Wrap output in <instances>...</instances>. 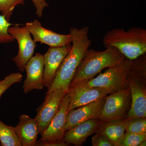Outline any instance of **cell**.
I'll list each match as a JSON object with an SVG mask.
<instances>
[{
  "label": "cell",
  "mask_w": 146,
  "mask_h": 146,
  "mask_svg": "<svg viewBox=\"0 0 146 146\" xmlns=\"http://www.w3.org/2000/svg\"><path fill=\"white\" fill-rule=\"evenodd\" d=\"M89 28L84 27L81 29L71 28L72 48L58 69L53 81L46 94L55 89L63 88L68 92L76 71L83 58L84 54L91 46L89 39Z\"/></svg>",
  "instance_id": "cell-1"
},
{
  "label": "cell",
  "mask_w": 146,
  "mask_h": 146,
  "mask_svg": "<svg viewBox=\"0 0 146 146\" xmlns=\"http://www.w3.org/2000/svg\"><path fill=\"white\" fill-rule=\"evenodd\" d=\"M102 42L106 48L115 47L125 57L133 60L146 54V30L141 27H132L127 31L113 29L105 34Z\"/></svg>",
  "instance_id": "cell-2"
},
{
  "label": "cell",
  "mask_w": 146,
  "mask_h": 146,
  "mask_svg": "<svg viewBox=\"0 0 146 146\" xmlns=\"http://www.w3.org/2000/svg\"><path fill=\"white\" fill-rule=\"evenodd\" d=\"M102 51L88 49L78 65L70 86L94 78L104 69L119 63L125 58L113 47Z\"/></svg>",
  "instance_id": "cell-3"
},
{
  "label": "cell",
  "mask_w": 146,
  "mask_h": 146,
  "mask_svg": "<svg viewBox=\"0 0 146 146\" xmlns=\"http://www.w3.org/2000/svg\"><path fill=\"white\" fill-rule=\"evenodd\" d=\"M130 64V60L125 57L118 64L108 68L104 72L95 78L82 82L73 86L100 87L108 89L112 93L116 92L128 86L127 77Z\"/></svg>",
  "instance_id": "cell-4"
},
{
  "label": "cell",
  "mask_w": 146,
  "mask_h": 146,
  "mask_svg": "<svg viewBox=\"0 0 146 146\" xmlns=\"http://www.w3.org/2000/svg\"><path fill=\"white\" fill-rule=\"evenodd\" d=\"M131 100V96L128 85L106 96L98 119L105 122L126 118L130 108Z\"/></svg>",
  "instance_id": "cell-5"
},
{
  "label": "cell",
  "mask_w": 146,
  "mask_h": 146,
  "mask_svg": "<svg viewBox=\"0 0 146 146\" xmlns=\"http://www.w3.org/2000/svg\"><path fill=\"white\" fill-rule=\"evenodd\" d=\"M8 32L17 40L19 46L18 54L12 58L19 70L25 71L26 65L33 56L36 47L31 33L26 27H20L19 24L11 26Z\"/></svg>",
  "instance_id": "cell-6"
},
{
  "label": "cell",
  "mask_w": 146,
  "mask_h": 146,
  "mask_svg": "<svg viewBox=\"0 0 146 146\" xmlns=\"http://www.w3.org/2000/svg\"><path fill=\"white\" fill-rule=\"evenodd\" d=\"M67 91L63 88L55 89L46 94L43 103L36 110L35 118L39 124L40 135L44 132L60 108L61 102Z\"/></svg>",
  "instance_id": "cell-7"
},
{
  "label": "cell",
  "mask_w": 146,
  "mask_h": 146,
  "mask_svg": "<svg viewBox=\"0 0 146 146\" xmlns=\"http://www.w3.org/2000/svg\"><path fill=\"white\" fill-rule=\"evenodd\" d=\"M70 97L69 111L105 98L111 91L100 87L74 85L67 92Z\"/></svg>",
  "instance_id": "cell-8"
},
{
  "label": "cell",
  "mask_w": 146,
  "mask_h": 146,
  "mask_svg": "<svg viewBox=\"0 0 146 146\" xmlns=\"http://www.w3.org/2000/svg\"><path fill=\"white\" fill-rule=\"evenodd\" d=\"M25 26L33 35L34 42H40L50 47L63 46L71 44L70 34L62 35L45 29L38 20L27 23Z\"/></svg>",
  "instance_id": "cell-9"
},
{
  "label": "cell",
  "mask_w": 146,
  "mask_h": 146,
  "mask_svg": "<svg viewBox=\"0 0 146 146\" xmlns=\"http://www.w3.org/2000/svg\"><path fill=\"white\" fill-rule=\"evenodd\" d=\"M70 97L68 93L64 96L58 112L51 121L49 124L41 135L39 141H63L66 130V119L69 112Z\"/></svg>",
  "instance_id": "cell-10"
},
{
  "label": "cell",
  "mask_w": 146,
  "mask_h": 146,
  "mask_svg": "<svg viewBox=\"0 0 146 146\" xmlns=\"http://www.w3.org/2000/svg\"><path fill=\"white\" fill-rule=\"evenodd\" d=\"M44 55L36 53L29 60L25 66L27 76L23 88L25 94L33 90H42L45 87L44 83Z\"/></svg>",
  "instance_id": "cell-11"
},
{
  "label": "cell",
  "mask_w": 146,
  "mask_h": 146,
  "mask_svg": "<svg viewBox=\"0 0 146 146\" xmlns=\"http://www.w3.org/2000/svg\"><path fill=\"white\" fill-rule=\"evenodd\" d=\"M72 48V43L61 47H50L44 55V83L48 89L51 85L58 69Z\"/></svg>",
  "instance_id": "cell-12"
},
{
  "label": "cell",
  "mask_w": 146,
  "mask_h": 146,
  "mask_svg": "<svg viewBox=\"0 0 146 146\" xmlns=\"http://www.w3.org/2000/svg\"><path fill=\"white\" fill-rule=\"evenodd\" d=\"M105 101V98L69 110L66 119V131L90 119H98Z\"/></svg>",
  "instance_id": "cell-13"
},
{
  "label": "cell",
  "mask_w": 146,
  "mask_h": 146,
  "mask_svg": "<svg viewBox=\"0 0 146 146\" xmlns=\"http://www.w3.org/2000/svg\"><path fill=\"white\" fill-rule=\"evenodd\" d=\"M127 82L131 96V103L125 119L146 117V92L136 80L127 76Z\"/></svg>",
  "instance_id": "cell-14"
},
{
  "label": "cell",
  "mask_w": 146,
  "mask_h": 146,
  "mask_svg": "<svg viewBox=\"0 0 146 146\" xmlns=\"http://www.w3.org/2000/svg\"><path fill=\"white\" fill-rule=\"evenodd\" d=\"M102 122V121L98 119H90L84 122L67 131L63 141L69 145H82L89 136L97 132Z\"/></svg>",
  "instance_id": "cell-15"
},
{
  "label": "cell",
  "mask_w": 146,
  "mask_h": 146,
  "mask_svg": "<svg viewBox=\"0 0 146 146\" xmlns=\"http://www.w3.org/2000/svg\"><path fill=\"white\" fill-rule=\"evenodd\" d=\"M20 121L14 127L22 146H35L37 137L40 133L38 122L28 115H22Z\"/></svg>",
  "instance_id": "cell-16"
},
{
  "label": "cell",
  "mask_w": 146,
  "mask_h": 146,
  "mask_svg": "<svg viewBox=\"0 0 146 146\" xmlns=\"http://www.w3.org/2000/svg\"><path fill=\"white\" fill-rule=\"evenodd\" d=\"M125 131V119H117L102 122L97 132L105 136L113 146H118Z\"/></svg>",
  "instance_id": "cell-17"
},
{
  "label": "cell",
  "mask_w": 146,
  "mask_h": 146,
  "mask_svg": "<svg viewBox=\"0 0 146 146\" xmlns=\"http://www.w3.org/2000/svg\"><path fill=\"white\" fill-rule=\"evenodd\" d=\"M0 143L1 146H22L14 128L0 121Z\"/></svg>",
  "instance_id": "cell-18"
},
{
  "label": "cell",
  "mask_w": 146,
  "mask_h": 146,
  "mask_svg": "<svg viewBox=\"0 0 146 146\" xmlns=\"http://www.w3.org/2000/svg\"><path fill=\"white\" fill-rule=\"evenodd\" d=\"M126 132L146 134V118L125 119Z\"/></svg>",
  "instance_id": "cell-19"
},
{
  "label": "cell",
  "mask_w": 146,
  "mask_h": 146,
  "mask_svg": "<svg viewBox=\"0 0 146 146\" xmlns=\"http://www.w3.org/2000/svg\"><path fill=\"white\" fill-rule=\"evenodd\" d=\"M26 0H0V12L9 22L16 6L24 5Z\"/></svg>",
  "instance_id": "cell-20"
},
{
  "label": "cell",
  "mask_w": 146,
  "mask_h": 146,
  "mask_svg": "<svg viewBox=\"0 0 146 146\" xmlns=\"http://www.w3.org/2000/svg\"><path fill=\"white\" fill-rule=\"evenodd\" d=\"M146 140V134L126 132L120 140L118 146H139Z\"/></svg>",
  "instance_id": "cell-21"
},
{
  "label": "cell",
  "mask_w": 146,
  "mask_h": 146,
  "mask_svg": "<svg viewBox=\"0 0 146 146\" xmlns=\"http://www.w3.org/2000/svg\"><path fill=\"white\" fill-rule=\"evenodd\" d=\"M23 79V76L20 73H12L6 76L0 81V98L7 90L13 84L19 83Z\"/></svg>",
  "instance_id": "cell-22"
},
{
  "label": "cell",
  "mask_w": 146,
  "mask_h": 146,
  "mask_svg": "<svg viewBox=\"0 0 146 146\" xmlns=\"http://www.w3.org/2000/svg\"><path fill=\"white\" fill-rule=\"evenodd\" d=\"M3 16L0 15V44L14 42L15 39L8 32V29L12 25Z\"/></svg>",
  "instance_id": "cell-23"
},
{
  "label": "cell",
  "mask_w": 146,
  "mask_h": 146,
  "mask_svg": "<svg viewBox=\"0 0 146 146\" xmlns=\"http://www.w3.org/2000/svg\"><path fill=\"white\" fill-rule=\"evenodd\" d=\"M91 143L93 146H113L105 136L98 132L92 138Z\"/></svg>",
  "instance_id": "cell-24"
},
{
  "label": "cell",
  "mask_w": 146,
  "mask_h": 146,
  "mask_svg": "<svg viewBox=\"0 0 146 146\" xmlns=\"http://www.w3.org/2000/svg\"><path fill=\"white\" fill-rule=\"evenodd\" d=\"M36 8V14L39 18H41L43 11L46 7H48V3L45 0H31Z\"/></svg>",
  "instance_id": "cell-25"
},
{
  "label": "cell",
  "mask_w": 146,
  "mask_h": 146,
  "mask_svg": "<svg viewBox=\"0 0 146 146\" xmlns=\"http://www.w3.org/2000/svg\"><path fill=\"white\" fill-rule=\"evenodd\" d=\"M70 145L63 141H37L35 146H67Z\"/></svg>",
  "instance_id": "cell-26"
},
{
  "label": "cell",
  "mask_w": 146,
  "mask_h": 146,
  "mask_svg": "<svg viewBox=\"0 0 146 146\" xmlns=\"http://www.w3.org/2000/svg\"><path fill=\"white\" fill-rule=\"evenodd\" d=\"M146 141H144L143 142H141L140 145H139V146H145L146 145Z\"/></svg>",
  "instance_id": "cell-27"
}]
</instances>
